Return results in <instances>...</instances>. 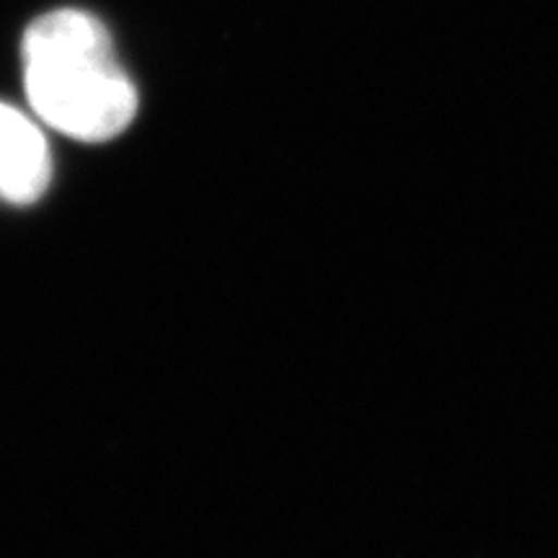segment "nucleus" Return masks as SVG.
I'll list each match as a JSON object with an SVG mask.
<instances>
[{
  "instance_id": "obj_1",
  "label": "nucleus",
  "mask_w": 558,
  "mask_h": 558,
  "mask_svg": "<svg viewBox=\"0 0 558 558\" xmlns=\"http://www.w3.org/2000/svg\"><path fill=\"white\" fill-rule=\"evenodd\" d=\"M26 96L41 122L83 143H104L130 128L137 90L114 58L107 26L62 9L24 34Z\"/></svg>"
},
{
  "instance_id": "obj_2",
  "label": "nucleus",
  "mask_w": 558,
  "mask_h": 558,
  "mask_svg": "<svg viewBox=\"0 0 558 558\" xmlns=\"http://www.w3.org/2000/svg\"><path fill=\"white\" fill-rule=\"evenodd\" d=\"M52 179V156L41 130L19 109L0 104V199L34 205Z\"/></svg>"
}]
</instances>
